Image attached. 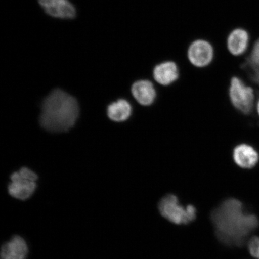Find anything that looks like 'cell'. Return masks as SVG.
<instances>
[{
    "label": "cell",
    "instance_id": "4",
    "mask_svg": "<svg viewBox=\"0 0 259 259\" xmlns=\"http://www.w3.org/2000/svg\"><path fill=\"white\" fill-rule=\"evenodd\" d=\"M216 49L211 41L205 38H197L190 42L186 51L188 63L196 69L209 67L214 62Z\"/></svg>",
    "mask_w": 259,
    "mask_h": 259
},
{
    "label": "cell",
    "instance_id": "11",
    "mask_svg": "<svg viewBox=\"0 0 259 259\" xmlns=\"http://www.w3.org/2000/svg\"><path fill=\"white\" fill-rule=\"evenodd\" d=\"M233 158L236 165L245 169L254 168L259 161V154L254 147L247 144H239L233 151Z\"/></svg>",
    "mask_w": 259,
    "mask_h": 259
},
{
    "label": "cell",
    "instance_id": "5",
    "mask_svg": "<svg viewBox=\"0 0 259 259\" xmlns=\"http://www.w3.org/2000/svg\"><path fill=\"white\" fill-rule=\"evenodd\" d=\"M230 100L236 110L243 114L249 115L252 112L254 104V90L238 76H233L230 80Z\"/></svg>",
    "mask_w": 259,
    "mask_h": 259
},
{
    "label": "cell",
    "instance_id": "9",
    "mask_svg": "<svg viewBox=\"0 0 259 259\" xmlns=\"http://www.w3.org/2000/svg\"><path fill=\"white\" fill-rule=\"evenodd\" d=\"M11 183L8 186V192L16 199L24 200L30 197L37 188L35 181L27 179L21 176L19 171L13 173Z\"/></svg>",
    "mask_w": 259,
    "mask_h": 259
},
{
    "label": "cell",
    "instance_id": "13",
    "mask_svg": "<svg viewBox=\"0 0 259 259\" xmlns=\"http://www.w3.org/2000/svg\"><path fill=\"white\" fill-rule=\"evenodd\" d=\"M132 107L127 100L119 99L110 104L107 108V115L111 120L124 122L131 117Z\"/></svg>",
    "mask_w": 259,
    "mask_h": 259
},
{
    "label": "cell",
    "instance_id": "10",
    "mask_svg": "<svg viewBox=\"0 0 259 259\" xmlns=\"http://www.w3.org/2000/svg\"><path fill=\"white\" fill-rule=\"evenodd\" d=\"M133 96L139 104L148 106L153 105L157 97L156 90L151 80L139 79L133 83L131 88Z\"/></svg>",
    "mask_w": 259,
    "mask_h": 259
},
{
    "label": "cell",
    "instance_id": "15",
    "mask_svg": "<svg viewBox=\"0 0 259 259\" xmlns=\"http://www.w3.org/2000/svg\"><path fill=\"white\" fill-rule=\"evenodd\" d=\"M248 251L251 256L257 258L259 253V237L254 236L248 241Z\"/></svg>",
    "mask_w": 259,
    "mask_h": 259
},
{
    "label": "cell",
    "instance_id": "7",
    "mask_svg": "<svg viewBox=\"0 0 259 259\" xmlns=\"http://www.w3.org/2000/svg\"><path fill=\"white\" fill-rule=\"evenodd\" d=\"M152 76L155 82L160 85L169 86L180 78L179 65L176 61L173 60L159 61L153 66Z\"/></svg>",
    "mask_w": 259,
    "mask_h": 259
},
{
    "label": "cell",
    "instance_id": "3",
    "mask_svg": "<svg viewBox=\"0 0 259 259\" xmlns=\"http://www.w3.org/2000/svg\"><path fill=\"white\" fill-rule=\"evenodd\" d=\"M158 210L161 216L175 225H188L195 220L197 209L192 205L184 206L174 194H167L158 203Z\"/></svg>",
    "mask_w": 259,
    "mask_h": 259
},
{
    "label": "cell",
    "instance_id": "12",
    "mask_svg": "<svg viewBox=\"0 0 259 259\" xmlns=\"http://www.w3.org/2000/svg\"><path fill=\"white\" fill-rule=\"evenodd\" d=\"M28 253L27 243L21 236L15 235L2 246L0 259H26Z\"/></svg>",
    "mask_w": 259,
    "mask_h": 259
},
{
    "label": "cell",
    "instance_id": "14",
    "mask_svg": "<svg viewBox=\"0 0 259 259\" xmlns=\"http://www.w3.org/2000/svg\"><path fill=\"white\" fill-rule=\"evenodd\" d=\"M245 64L259 68V38L252 46L250 53L246 59Z\"/></svg>",
    "mask_w": 259,
    "mask_h": 259
},
{
    "label": "cell",
    "instance_id": "1",
    "mask_svg": "<svg viewBox=\"0 0 259 259\" xmlns=\"http://www.w3.org/2000/svg\"><path fill=\"white\" fill-rule=\"evenodd\" d=\"M210 219L217 238L228 246L241 245L259 226L257 217L245 212L240 200L234 198L226 199L217 206Z\"/></svg>",
    "mask_w": 259,
    "mask_h": 259
},
{
    "label": "cell",
    "instance_id": "2",
    "mask_svg": "<svg viewBox=\"0 0 259 259\" xmlns=\"http://www.w3.org/2000/svg\"><path fill=\"white\" fill-rule=\"evenodd\" d=\"M79 114L77 100L64 91L56 89L42 102L39 122L48 132H66L75 124Z\"/></svg>",
    "mask_w": 259,
    "mask_h": 259
},
{
    "label": "cell",
    "instance_id": "17",
    "mask_svg": "<svg viewBox=\"0 0 259 259\" xmlns=\"http://www.w3.org/2000/svg\"><path fill=\"white\" fill-rule=\"evenodd\" d=\"M257 259H259V253H258V255Z\"/></svg>",
    "mask_w": 259,
    "mask_h": 259
},
{
    "label": "cell",
    "instance_id": "6",
    "mask_svg": "<svg viewBox=\"0 0 259 259\" xmlns=\"http://www.w3.org/2000/svg\"><path fill=\"white\" fill-rule=\"evenodd\" d=\"M250 43V35L244 28H233L227 35L225 47L228 53L233 57L242 56L247 53Z\"/></svg>",
    "mask_w": 259,
    "mask_h": 259
},
{
    "label": "cell",
    "instance_id": "8",
    "mask_svg": "<svg viewBox=\"0 0 259 259\" xmlns=\"http://www.w3.org/2000/svg\"><path fill=\"white\" fill-rule=\"evenodd\" d=\"M38 3L53 18L71 19L76 15V9L69 0H38Z\"/></svg>",
    "mask_w": 259,
    "mask_h": 259
},
{
    "label": "cell",
    "instance_id": "16",
    "mask_svg": "<svg viewBox=\"0 0 259 259\" xmlns=\"http://www.w3.org/2000/svg\"><path fill=\"white\" fill-rule=\"evenodd\" d=\"M257 113H258V114L259 115V100L257 102Z\"/></svg>",
    "mask_w": 259,
    "mask_h": 259
}]
</instances>
